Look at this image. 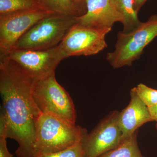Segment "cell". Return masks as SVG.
I'll list each match as a JSON object with an SVG mask.
<instances>
[{"label":"cell","instance_id":"cell-1","mask_svg":"<svg viewBox=\"0 0 157 157\" xmlns=\"http://www.w3.org/2000/svg\"><path fill=\"white\" fill-rule=\"evenodd\" d=\"M33 80L9 58L0 57L1 111L7 124V138L18 144L17 157H34L36 124L42 113L32 98Z\"/></svg>","mask_w":157,"mask_h":157},{"label":"cell","instance_id":"cell-2","mask_svg":"<svg viewBox=\"0 0 157 157\" xmlns=\"http://www.w3.org/2000/svg\"><path fill=\"white\" fill-rule=\"evenodd\" d=\"M87 133L84 128L42 113L36 124L33 157L54 153L71 147L81 141Z\"/></svg>","mask_w":157,"mask_h":157},{"label":"cell","instance_id":"cell-3","mask_svg":"<svg viewBox=\"0 0 157 157\" xmlns=\"http://www.w3.org/2000/svg\"><path fill=\"white\" fill-rule=\"evenodd\" d=\"M34 103L41 113L76 124V110L69 93L57 81L55 71L34 78L32 87Z\"/></svg>","mask_w":157,"mask_h":157},{"label":"cell","instance_id":"cell-4","mask_svg":"<svg viewBox=\"0 0 157 157\" xmlns=\"http://www.w3.org/2000/svg\"><path fill=\"white\" fill-rule=\"evenodd\" d=\"M76 23L75 16L56 13L52 14L37 23L21 37L13 49L47 50L55 48Z\"/></svg>","mask_w":157,"mask_h":157},{"label":"cell","instance_id":"cell-5","mask_svg":"<svg viewBox=\"0 0 157 157\" xmlns=\"http://www.w3.org/2000/svg\"><path fill=\"white\" fill-rule=\"evenodd\" d=\"M157 37V15L153 14L134 31L117 34L115 50L108 52L107 60L114 69L128 66L140 58L144 48Z\"/></svg>","mask_w":157,"mask_h":157},{"label":"cell","instance_id":"cell-6","mask_svg":"<svg viewBox=\"0 0 157 157\" xmlns=\"http://www.w3.org/2000/svg\"><path fill=\"white\" fill-rule=\"evenodd\" d=\"M55 13L46 8H37L0 14V57L7 55L37 23Z\"/></svg>","mask_w":157,"mask_h":157},{"label":"cell","instance_id":"cell-7","mask_svg":"<svg viewBox=\"0 0 157 157\" xmlns=\"http://www.w3.org/2000/svg\"><path fill=\"white\" fill-rule=\"evenodd\" d=\"M120 112L112 111L82 140L85 157H99L117 147L122 140L118 123Z\"/></svg>","mask_w":157,"mask_h":157},{"label":"cell","instance_id":"cell-8","mask_svg":"<svg viewBox=\"0 0 157 157\" xmlns=\"http://www.w3.org/2000/svg\"><path fill=\"white\" fill-rule=\"evenodd\" d=\"M112 28H86L75 25L58 45L65 59L70 56H89L107 47L105 38Z\"/></svg>","mask_w":157,"mask_h":157},{"label":"cell","instance_id":"cell-9","mask_svg":"<svg viewBox=\"0 0 157 157\" xmlns=\"http://www.w3.org/2000/svg\"><path fill=\"white\" fill-rule=\"evenodd\" d=\"M5 56L16 63L34 79L55 71L59 63L65 59L58 45L47 50L12 49Z\"/></svg>","mask_w":157,"mask_h":157},{"label":"cell","instance_id":"cell-10","mask_svg":"<svg viewBox=\"0 0 157 157\" xmlns=\"http://www.w3.org/2000/svg\"><path fill=\"white\" fill-rule=\"evenodd\" d=\"M86 11L76 17V25L81 27L103 29L112 28L115 23H122V16L114 8L111 0H85Z\"/></svg>","mask_w":157,"mask_h":157},{"label":"cell","instance_id":"cell-11","mask_svg":"<svg viewBox=\"0 0 157 157\" xmlns=\"http://www.w3.org/2000/svg\"><path fill=\"white\" fill-rule=\"evenodd\" d=\"M130 96L128 105L119 114L118 123L123 139L133 135L144 124L154 121L148 107L137 95L135 88L130 91Z\"/></svg>","mask_w":157,"mask_h":157},{"label":"cell","instance_id":"cell-12","mask_svg":"<svg viewBox=\"0 0 157 157\" xmlns=\"http://www.w3.org/2000/svg\"><path fill=\"white\" fill-rule=\"evenodd\" d=\"M117 11L122 16L124 33H128L141 24L138 18V12L135 9L134 0H111Z\"/></svg>","mask_w":157,"mask_h":157},{"label":"cell","instance_id":"cell-13","mask_svg":"<svg viewBox=\"0 0 157 157\" xmlns=\"http://www.w3.org/2000/svg\"><path fill=\"white\" fill-rule=\"evenodd\" d=\"M137 132L124 138L117 147L99 157H144L137 144Z\"/></svg>","mask_w":157,"mask_h":157},{"label":"cell","instance_id":"cell-14","mask_svg":"<svg viewBox=\"0 0 157 157\" xmlns=\"http://www.w3.org/2000/svg\"><path fill=\"white\" fill-rule=\"evenodd\" d=\"M45 8L56 13L71 16H79L84 5L76 0H40ZM86 6V5H85Z\"/></svg>","mask_w":157,"mask_h":157},{"label":"cell","instance_id":"cell-15","mask_svg":"<svg viewBox=\"0 0 157 157\" xmlns=\"http://www.w3.org/2000/svg\"><path fill=\"white\" fill-rule=\"evenodd\" d=\"M37 8H46L40 0H0V14Z\"/></svg>","mask_w":157,"mask_h":157},{"label":"cell","instance_id":"cell-16","mask_svg":"<svg viewBox=\"0 0 157 157\" xmlns=\"http://www.w3.org/2000/svg\"><path fill=\"white\" fill-rule=\"evenodd\" d=\"M134 88L137 95L147 107H152L157 104V90L151 88L143 83H140Z\"/></svg>","mask_w":157,"mask_h":157},{"label":"cell","instance_id":"cell-17","mask_svg":"<svg viewBox=\"0 0 157 157\" xmlns=\"http://www.w3.org/2000/svg\"><path fill=\"white\" fill-rule=\"evenodd\" d=\"M38 157H85V155L81 141L61 151Z\"/></svg>","mask_w":157,"mask_h":157},{"label":"cell","instance_id":"cell-18","mask_svg":"<svg viewBox=\"0 0 157 157\" xmlns=\"http://www.w3.org/2000/svg\"><path fill=\"white\" fill-rule=\"evenodd\" d=\"M7 138L6 136H0V157H14L8 150Z\"/></svg>","mask_w":157,"mask_h":157},{"label":"cell","instance_id":"cell-19","mask_svg":"<svg viewBox=\"0 0 157 157\" xmlns=\"http://www.w3.org/2000/svg\"><path fill=\"white\" fill-rule=\"evenodd\" d=\"M149 111L151 116L153 120L155 121L157 119V104L152 107H148Z\"/></svg>","mask_w":157,"mask_h":157},{"label":"cell","instance_id":"cell-20","mask_svg":"<svg viewBox=\"0 0 157 157\" xmlns=\"http://www.w3.org/2000/svg\"><path fill=\"white\" fill-rule=\"evenodd\" d=\"M147 0H134V5L136 11L138 12Z\"/></svg>","mask_w":157,"mask_h":157},{"label":"cell","instance_id":"cell-21","mask_svg":"<svg viewBox=\"0 0 157 157\" xmlns=\"http://www.w3.org/2000/svg\"><path fill=\"white\" fill-rule=\"evenodd\" d=\"M76 2H78L80 3V4H82V5H86L85 4V0H76Z\"/></svg>","mask_w":157,"mask_h":157},{"label":"cell","instance_id":"cell-22","mask_svg":"<svg viewBox=\"0 0 157 157\" xmlns=\"http://www.w3.org/2000/svg\"><path fill=\"white\" fill-rule=\"evenodd\" d=\"M155 127H156V129L157 130V124H156Z\"/></svg>","mask_w":157,"mask_h":157},{"label":"cell","instance_id":"cell-23","mask_svg":"<svg viewBox=\"0 0 157 157\" xmlns=\"http://www.w3.org/2000/svg\"><path fill=\"white\" fill-rule=\"evenodd\" d=\"M155 121H156L157 123V119Z\"/></svg>","mask_w":157,"mask_h":157},{"label":"cell","instance_id":"cell-24","mask_svg":"<svg viewBox=\"0 0 157 157\" xmlns=\"http://www.w3.org/2000/svg\"></svg>","mask_w":157,"mask_h":157}]
</instances>
